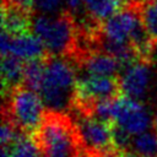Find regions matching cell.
<instances>
[{"label": "cell", "instance_id": "24", "mask_svg": "<svg viewBox=\"0 0 157 157\" xmlns=\"http://www.w3.org/2000/svg\"><path fill=\"white\" fill-rule=\"evenodd\" d=\"M153 129H155V132L157 134V112H156V114L153 117Z\"/></svg>", "mask_w": 157, "mask_h": 157}, {"label": "cell", "instance_id": "2", "mask_svg": "<svg viewBox=\"0 0 157 157\" xmlns=\"http://www.w3.org/2000/svg\"><path fill=\"white\" fill-rule=\"evenodd\" d=\"M32 32L43 42L50 56H65L75 52L77 27L74 15H38L32 18Z\"/></svg>", "mask_w": 157, "mask_h": 157}, {"label": "cell", "instance_id": "5", "mask_svg": "<svg viewBox=\"0 0 157 157\" xmlns=\"http://www.w3.org/2000/svg\"><path fill=\"white\" fill-rule=\"evenodd\" d=\"M74 124L81 146L93 157H114L118 152L113 144L112 123L103 121L92 114L76 109Z\"/></svg>", "mask_w": 157, "mask_h": 157}, {"label": "cell", "instance_id": "6", "mask_svg": "<svg viewBox=\"0 0 157 157\" xmlns=\"http://www.w3.org/2000/svg\"><path fill=\"white\" fill-rule=\"evenodd\" d=\"M120 94L121 90L119 77L83 74L81 77H77L75 108L86 109L97 101L115 98Z\"/></svg>", "mask_w": 157, "mask_h": 157}, {"label": "cell", "instance_id": "8", "mask_svg": "<svg viewBox=\"0 0 157 157\" xmlns=\"http://www.w3.org/2000/svg\"><path fill=\"white\" fill-rule=\"evenodd\" d=\"M142 0H135L126 4L118 12L101 23V36L105 39L120 43H130V37L141 22L140 4Z\"/></svg>", "mask_w": 157, "mask_h": 157}, {"label": "cell", "instance_id": "25", "mask_svg": "<svg viewBox=\"0 0 157 157\" xmlns=\"http://www.w3.org/2000/svg\"><path fill=\"white\" fill-rule=\"evenodd\" d=\"M78 157H93V156H92V155H90V153H87V152H86V153H81V155H80V156H78Z\"/></svg>", "mask_w": 157, "mask_h": 157}, {"label": "cell", "instance_id": "21", "mask_svg": "<svg viewBox=\"0 0 157 157\" xmlns=\"http://www.w3.org/2000/svg\"><path fill=\"white\" fill-rule=\"evenodd\" d=\"M65 4L70 10L76 11L81 7V5L83 4V0H65Z\"/></svg>", "mask_w": 157, "mask_h": 157}, {"label": "cell", "instance_id": "15", "mask_svg": "<svg viewBox=\"0 0 157 157\" xmlns=\"http://www.w3.org/2000/svg\"><path fill=\"white\" fill-rule=\"evenodd\" d=\"M10 157H42L40 145L36 135L21 131L16 141L9 147Z\"/></svg>", "mask_w": 157, "mask_h": 157}, {"label": "cell", "instance_id": "9", "mask_svg": "<svg viewBox=\"0 0 157 157\" xmlns=\"http://www.w3.org/2000/svg\"><path fill=\"white\" fill-rule=\"evenodd\" d=\"M119 82L123 96L141 102L152 83V70L148 61L137 59L123 67L119 74Z\"/></svg>", "mask_w": 157, "mask_h": 157}, {"label": "cell", "instance_id": "26", "mask_svg": "<svg viewBox=\"0 0 157 157\" xmlns=\"http://www.w3.org/2000/svg\"><path fill=\"white\" fill-rule=\"evenodd\" d=\"M142 1H151V0H142Z\"/></svg>", "mask_w": 157, "mask_h": 157}, {"label": "cell", "instance_id": "17", "mask_svg": "<svg viewBox=\"0 0 157 157\" xmlns=\"http://www.w3.org/2000/svg\"><path fill=\"white\" fill-rule=\"evenodd\" d=\"M47 59H38V60H31L25 63L23 85L26 87L38 92L44 77Z\"/></svg>", "mask_w": 157, "mask_h": 157}, {"label": "cell", "instance_id": "1", "mask_svg": "<svg viewBox=\"0 0 157 157\" xmlns=\"http://www.w3.org/2000/svg\"><path fill=\"white\" fill-rule=\"evenodd\" d=\"M76 69L65 56H49L42 85L38 90L45 110L69 114L76 103Z\"/></svg>", "mask_w": 157, "mask_h": 157}, {"label": "cell", "instance_id": "18", "mask_svg": "<svg viewBox=\"0 0 157 157\" xmlns=\"http://www.w3.org/2000/svg\"><path fill=\"white\" fill-rule=\"evenodd\" d=\"M141 21L150 33V36L157 42V0L141 1L140 4Z\"/></svg>", "mask_w": 157, "mask_h": 157}, {"label": "cell", "instance_id": "3", "mask_svg": "<svg viewBox=\"0 0 157 157\" xmlns=\"http://www.w3.org/2000/svg\"><path fill=\"white\" fill-rule=\"evenodd\" d=\"M36 136L45 157H78L81 155L76 126L66 114H45Z\"/></svg>", "mask_w": 157, "mask_h": 157}, {"label": "cell", "instance_id": "19", "mask_svg": "<svg viewBox=\"0 0 157 157\" xmlns=\"http://www.w3.org/2000/svg\"><path fill=\"white\" fill-rule=\"evenodd\" d=\"M65 0H34V9L43 15H58L63 11Z\"/></svg>", "mask_w": 157, "mask_h": 157}, {"label": "cell", "instance_id": "22", "mask_svg": "<svg viewBox=\"0 0 157 157\" xmlns=\"http://www.w3.org/2000/svg\"><path fill=\"white\" fill-rule=\"evenodd\" d=\"M114 157H142V156L135 153L131 150H124V151H118Z\"/></svg>", "mask_w": 157, "mask_h": 157}, {"label": "cell", "instance_id": "14", "mask_svg": "<svg viewBox=\"0 0 157 157\" xmlns=\"http://www.w3.org/2000/svg\"><path fill=\"white\" fill-rule=\"evenodd\" d=\"M83 5L90 18L98 23L125 6L123 0H83Z\"/></svg>", "mask_w": 157, "mask_h": 157}, {"label": "cell", "instance_id": "13", "mask_svg": "<svg viewBox=\"0 0 157 157\" xmlns=\"http://www.w3.org/2000/svg\"><path fill=\"white\" fill-rule=\"evenodd\" d=\"M23 71L25 61L12 55L1 56V86L4 98L23 85Z\"/></svg>", "mask_w": 157, "mask_h": 157}, {"label": "cell", "instance_id": "12", "mask_svg": "<svg viewBox=\"0 0 157 157\" xmlns=\"http://www.w3.org/2000/svg\"><path fill=\"white\" fill-rule=\"evenodd\" d=\"M32 13H28L6 1L1 6V27L2 32L16 37L32 32Z\"/></svg>", "mask_w": 157, "mask_h": 157}, {"label": "cell", "instance_id": "11", "mask_svg": "<svg viewBox=\"0 0 157 157\" xmlns=\"http://www.w3.org/2000/svg\"><path fill=\"white\" fill-rule=\"evenodd\" d=\"M80 67L86 75L119 77L121 71L120 63L105 52H88L83 54L78 61Z\"/></svg>", "mask_w": 157, "mask_h": 157}, {"label": "cell", "instance_id": "27", "mask_svg": "<svg viewBox=\"0 0 157 157\" xmlns=\"http://www.w3.org/2000/svg\"><path fill=\"white\" fill-rule=\"evenodd\" d=\"M44 157H45V156H44Z\"/></svg>", "mask_w": 157, "mask_h": 157}, {"label": "cell", "instance_id": "20", "mask_svg": "<svg viewBox=\"0 0 157 157\" xmlns=\"http://www.w3.org/2000/svg\"><path fill=\"white\" fill-rule=\"evenodd\" d=\"M2 1H6L28 13H32L34 10V0H2Z\"/></svg>", "mask_w": 157, "mask_h": 157}, {"label": "cell", "instance_id": "23", "mask_svg": "<svg viewBox=\"0 0 157 157\" xmlns=\"http://www.w3.org/2000/svg\"><path fill=\"white\" fill-rule=\"evenodd\" d=\"M1 157H10L9 147H1Z\"/></svg>", "mask_w": 157, "mask_h": 157}, {"label": "cell", "instance_id": "16", "mask_svg": "<svg viewBox=\"0 0 157 157\" xmlns=\"http://www.w3.org/2000/svg\"><path fill=\"white\" fill-rule=\"evenodd\" d=\"M130 150L142 157L157 156V134L147 130L139 135L132 136Z\"/></svg>", "mask_w": 157, "mask_h": 157}, {"label": "cell", "instance_id": "28", "mask_svg": "<svg viewBox=\"0 0 157 157\" xmlns=\"http://www.w3.org/2000/svg\"><path fill=\"white\" fill-rule=\"evenodd\" d=\"M156 157H157V156H156Z\"/></svg>", "mask_w": 157, "mask_h": 157}, {"label": "cell", "instance_id": "7", "mask_svg": "<svg viewBox=\"0 0 157 157\" xmlns=\"http://www.w3.org/2000/svg\"><path fill=\"white\" fill-rule=\"evenodd\" d=\"M113 123L124 129L131 136H135L150 130L151 126H153V118L144 103L120 94L117 97Z\"/></svg>", "mask_w": 157, "mask_h": 157}, {"label": "cell", "instance_id": "4", "mask_svg": "<svg viewBox=\"0 0 157 157\" xmlns=\"http://www.w3.org/2000/svg\"><path fill=\"white\" fill-rule=\"evenodd\" d=\"M6 98L7 102L4 104L2 112L13 120L21 131L37 135L45 118V107L38 92L22 85Z\"/></svg>", "mask_w": 157, "mask_h": 157}, {"label": "cell", "instance_id": "10", "mask_svg": "<svg viewBox=\"0 0 157 157\" xmlns=\"http://www.w3.org/2000/svg\"><path fill=\"white\" fill-rule=\"evenodd\" d=\"M0 48L1 56L12 55L25 63L31 60L47 59L50 56L43 42L33 32L16 37H12L6 32H1Z\"/></svg>", "mask_w": 157, "mask_h": 157}]
</instances>
